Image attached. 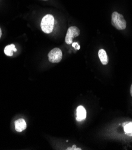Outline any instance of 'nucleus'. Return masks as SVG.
Listing matches in <instances>:
<instances>
[{"mask_svg":"<svg viewBox=\"0 0 132 150\" xmlns=\"http://www.w3.org/2000/svg\"><path fill=\"white\" fill-rule=\"evenodd\" d=\"M80 34V30L76 26H71L68 28L66 34L65 41L67 44H71L73 42V38L77 37Z\"/></svg>","mask_w":132,"mask_h":150,"instance_id":"20e7f679","label":"nucleus"},{"mask_svg":"<svg viewBox=\"0 0 132 150\" xmlns=\"http://www.w3.org/2000/svg\"><path fill=\"white\" fill-rule=\"evenodd\" d=\"M98 56H99L100 61L102 64H103L104 65L108 64V58L107 54L105 50H104V49L99 50V51L98 52Z\"/></svg>","mask_w":132,"mask_h":150,"instance_id":"0eeeda50","label":"nucleus"},{"mask_svg":"<svg viewBox=\"0 0 132 150\" xmlns=\"http://www.w3.org/2000/svg\"><path fill=\"white\" fill-rule=\"evenodd\" d=\"M43 1H47V0H43Z\"/></svg>","mask_w":132,"mask_h":150,"instance_id":"ddd939ff","label":"nucleus"},{"mask_svg":"<svg viewBox=\"0 0 132 150\" xmlns=\"http://www.w3.org/2000/svg\"><path fill=\"white\" fill-rule=\"evenodd\" d=\"M26 123L23 118L19 119L15 122V129L18 132H22L26 129Z\"/></svg>","mask_w":132,"mask_h":150,"instance_id":"423d86ee","label":"nucleus"},{"mask_svg":"<svg viewBox=\"0 0 132 150\" xmlns=\"http://www.w3.org/2000/svg\"><path fill=\"white\" fill-rule=\"evenodd\" d=\"M124 130L127 134L132 133V122L126 123L124 125Z\"/></svg>","mask_w":132,"mask_h":150,"instance_id":"1a4fd4ad","label":"nucleus"},{"mask_svg":"<svg viewBox=\"0 0 132 150\" xmlns=\"http://www.w3.org/2000/svg\"><path fill=\"white\" fill-rule=\"evenodd\" d=\"M54 26V18L51 14H47L44 16L41 23V27L43 33L50 34L52 32Z\"/></svg>","mask_w":132,"mask_h":150,"instance_id":"f257e3e1","label":"nucleus"},{"mask_svg":"<svg viewBox=\"0 0 132 150\" xmlns=\"http://www.w3.org/2000/svg\"><path fill=\"white\" fill-rule=\"evenodd\" d=\"M130 94H131V96H132V84H131V87H130Z\"/></svg>","mask_w":132,"mask_h":150,"instance_id":"9d476101","label":"nucleus"},{"mask_svg":"<svg viewBox=\"0 0 132 150\" xmlns=\"http://www.w3.org/2000/svg\"><path fill=\"white\" fill-rule=\"evenodd\" d=\"M48 60L51 63L60 62L63 57L61 50L58 48H54L51 50L48 53Z\"/></svg>","mask_w":132,"mask_h":150,"instance_id":"7ed1b4c3","label":"nucleus"},{"mask_svg":"<svg viewBox=\"0 0 132 150\" xmlns=\"http://www.w3.org/2000/svg\"><path fill=\"white\" fill-rule=\"evenodd\" d=\"M129 135H130V136H132V133H129Z\"/></svg>","mask_w":132,"mask_h":150,"instance_id":"f8f14e48","label":"nucleus"},{"mask_svg":"<svg viewBox=\"0 0 132 150\" xmlns=\"http://www.w3.org/2000/svg\"><path fill=\"white\" fill-rule=\"evenodd\" d=\"M1 35H2V31H1V28H0V38L1 37Z\"/></svg>","mask_w":132,"mask_h":150,"instance_id":"9b49d317","label":"nucleus"},{"mask_svg":"<svg viewBox=\"0 0 132 150\" xmlns=\"http://www.w3.org/2000/svg\"><path fill=\"white\" fill-rule=\"evenodd\" d=\"M4 53L8 56H12L13 55L14 52H17V49L15 47V45L14 44H11L10 45L7 46L4 50Z\"/></svg>","mask_w":132,"mask_h":150,"instance_id":"6e6552de","label":"nucleus"},{"mask_svg":"<svg viewBox=\"0 0 132 150\" xmlns=\"http://www.w3.org/2000/svg\"><path fill=\"white\" fill-rule=\"evenodd\" d=\"M111 23L114 27L119 30H123L126 28V21L123 16L117 11L112 14Z\"/></svg>","mask_w":132,"mask_h":150,"instance_id":"f03ea898","label":"nucleus"},{"mask_svg":"<svg viewBox=\"0 0 132 150\" xmlns=\"http://www.w3.org/2000/svg\"><path fill=\"white\" fill-rule=\"evenodd\" d=\"M76 120L78 122H81L86 117V111L82 106H79L76 110Z\"/></svg>","mask_w":132,"mask_h":150,"instance_id":"39448f33","label":"nucleus"}]
</instances>
